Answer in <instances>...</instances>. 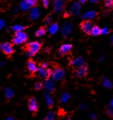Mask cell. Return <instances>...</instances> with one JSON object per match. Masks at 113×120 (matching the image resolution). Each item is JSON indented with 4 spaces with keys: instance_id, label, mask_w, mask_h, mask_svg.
I'll return each instance as SVG.
<instances>
[{
    "instance_id": "cell-21",
    "label": "cell",
    "mask_w": 113,
    "mask_h": 120,
    "mask_svg": "<svg viewBox=\"0 0 113 120\" xmlns=\"http://www.w3.org/2000/svg\"><path fill=\"white\" fill-rule=\"evenodd\" d=\"M58 23H53V24L51 25V26L49 28V32L50 34L51 35H54L55 34L57 33V31H58Z\"/></svg>"
},
{
    "instance_id": "cell-39",
    "label": "cell",
    "mask_w": 113,
    "mask_h": 120,
    "mask_svg": "<svg viewBox=\"0 0 113 120\" xmlns=\"http://www.w3.org/2000/svg\"><path fill=\"white\" fill-rule=\"evenodd\" d=\"M26 55H27L29 57H31H31L34 56V55H35V54H34L32 52H31L30 51H29V50H28V51H26Z\"/></svg>"
},
{
    "instance_id": "cell-23",
    "label": "cell",
    "mask_w": 113,
    "mask_h": 120,
    "mask_svg": "<svg viewBox=\"0 0 113 120\" xmlns=\"http://www.w3.org/2000/svg\"><path fill=\"white\" fill-rule=\"evenodd\" d=\"M70 98H71L70 94L68 92H65L60 96V102L62 103H66L69 100Z\"/></svg>"
},
{
    "instance_id": "cell-4",
    "label": "cell",
    "mask_w": 113,
    "mask_h": 120,
    "mask_svg": "<svg viewBox=\"0 0 113 120\" xmlns=\"http://www.w3.org/2000/svg\"><path fill=\"white\" fill-rule=\"evenodd\" d=\"M93 27V23L89 21V20H85L83 22L81 23L80 24V28L86 34H90L92 28Z\"/></svg>"
},
{
    "instance_id": "cell-8",
    "label": "cell",
    "mask_w": 113,
    "mask_h": 120,
    "mask_svg": "<svg viewBox=\"0 0 113 120\" xmlns=\"http://www.w3.org/2000/svg\"><path fill=\"white\" fill-rule=\"evenodd\" d=\"M41 14V9L38 7H34L33 8L31 9L30 12H29V17L31 20H36L38 18L40 17Z\"/></svg>"
},
{
    "instance_id": "cell-6",
    "label": "cell",
    "mask_w": 113,
    "mask_h": 120,
    "mask_svg": "<svg viewBox=\"0 0 113 120\" xmlns=\"http://www.w3.org/2000/svg\"><path fill=\"white\" fill-rule=\"evenodd\" d=\"M72 29H73V25L72 23L69 21H67L65 22L63 27H62V31H61V33H62V35L64 36V37H66L68 36L71 31H72Z\"/></svg>"
},
{
    "instance_id": "cell-25",
    "label": "cell",
    "mask_w": 113,
    "mask_h": 120,
    "mask_svg": "<svg viewBox=\"0 0 113 120\" xmlns=\"http://www.w3.org/2000/svg\"><path fill=\"white\" fill-rule=\"evenodd\" d=\"M26 29V26L21 25V24H17V25H14L11 27L12 31H14V32H19V31H24Z\"/></svg>"
},
{
    "instance_id": "cell-17",
    "label": "cell",
    "mask_w": 113,
    "mask_h": 120,
    "mask_svg": "<svg viewBox=\"0 0 113 120\" xmlns=\"http://www.w3.org/2000/svg\"><path fill=\"white\" fill-rule=\"evenodd\" d=\"M71 63H72V65L73 66H75L76 68H79V67H80V66L84 65V60H83V58L79 57V58H77L76 59L73 60Z\"/></svg>"
},
{
    "instance_id": "cell-15",
    "label": "cell",
    "mask_w": 113,
    "mask_h": 120,
    "mask_svg": "<svg viewBox=\"0 0 113 120\" xmlns=\"http://www.w3.org/2000/svg\"><path fill=\"white\" fill-rule=\"evenodd\" d=\"M44 99H45V102H46V105L48 107H51L53 106V99L52 96L51 95L49 92L45 93Z\"/></svg>"
},
{
    "instance_id": "cell-31",
    "label": "cell",
    "mask_w": 113,
    "mask_h": 120,
    "mask_svg": "<svg viewBox=\"0 0 113 120\" xmlns=\"http://www.w3.org/2000/svg\"><path fill=\"white\" fill-rule=\"evenodd\" d=\"M26 1L29 3V4L31 6V7H35L38 3V0H26Z\"/></svg>"
},
{
    "instance_id": "cell-40",
    "label": "cell",
    "mask_w": 113,
    "mask_h": 120,
    "mask_svg": "<svg viewBox=\"0 0 113 120\" xmlns=\"http://www.w3.org/2000/svg\"><path fill=\"white\" fill-rule=\"evenodd\" d=\"M48 66H49V65H48L47 63H43L41 64V67L43 68H47Z\"/></svg>"
},
{
    "instance_id": "cell-49",
    "label": "cell",
    "mask_w": 113,
    "mask_h": 120,
    "mask_svg": "<svg viewBox=\"0 0 113 120\" xmlns=\"http://www.w3.org/2000/svg\"><path fill=\"white\" fill-rule=\"evenodd\" d=\"M17 11H18V9H15L13 11V13H14V14H16V13H17Z\"/></svg>"
},
{
    "instance_id": "cell-26",
    "label": "cell",
    "mask_w": 113,
    "mask_h": 120,
    "mask_svg": "<svg viewBox=\"0 0 113 120\" xmlns=\"http://www.w3.org/2000/svg\"><path fill=\"white\" fill-rule=\"evenodd\" d=\"M56 118V114L54 112H49L45 118L42 119L41 120H55Z\"/></svg>"
},
{
    "instance_id": "cell-27",
    "label": "cell",
    "mask_w": 113,
    "mask_h": 120,
    "mask_svg": "<svg viewBox=\"0 0 113 120\" xmlns=\"http://www.w3.org/2000/svg\"><path fill=\"white\" fill-rule=\"evenodd\" d=\"M46 33V30L44 28L41 27V28L38 29L36 31V32L35 34H36V36L37 37H41V36H43Z\"/></svg>"
},
{
    "instance_id": "cell-7",
    "label": "cell",
    "mask_w": 113,
    "mask_h": 120,
    "mask_svg": "<svg viewBox=\"0 0 113 120\" xmlns=\"http://www.w3.org/2000/svg\"><path fill=\"white\" fill-rule=\"evenodd\" d=\"M43 86L48 92H52L55 90L56 89V86L55 84L53 82V79H46L45 80L44 83H43Z\"/></svg>"
},
{
    "instance_id": "cell-20",
    "label": "cell",
    "mask_w": 113,
    "mask_h": 120,
    "mask_svg": "<svg viewBox=\"0 0 113 120\" xmlns=\"http://www.w3.org/2000/svg\"><path fill=\"white\" fill-rule=\"evenodd\" d=\"M102 83L103 86L107 88V89H110V88H112V86H113L112 82L108 78H105V77H103V78H102Z\"/></svg>"
},
{
    "instance_id": "cell-11",
    "label": "cell",
    "mask_w": 113,
    "mask_h": 120,
    "mask_svg": "<svg viewBox=\"0 0 113 120\" xmlns=\"http://www.w3.org/2000/svg\"><path fill=\"white\" fill-rule=\"evenodd\" d=\"M80 10H81V4L78 2H74L70 9V11L74 16H78L80 13Z\"/></svg>"
},
{
    "instance_id": "cell-19",
    "label": "cell",
    "mask_w": 113,
    "mask_h": 120,
    "mask_svg": "<svg viewBox=\"0 0 113 120\" xmlns=\"http://www.w3.org/2000/svg\"><path fill=\"white\" fill-rule=\"evenodd\" d=\"M37 74L39 77H41V78H47V72L46 68H38L37 70Z\"/></svg>"
},
{
    "instance_id": "cell-30",
    "label": "cell",
    "mask_w": 113,
    "mask_h": 120,
    "mask_svg": "<svg viewBox=\"0 0 113 120\" xmlns=\"http://www.w3.org/2000/svg\"><path fill=\"white\" fill-rule=\"evenodd\" d=\"M106 112H107V114L110 117H113V108L110 106H108L107 108H106Z\"/></svg>"
},
{
    "instance_id": "cell-18",
    "label": "cell",
    "mask_w": 113,
    "mask_h": 120,
    "mask_svg": "<svg viewBox=\"0 0 113 120\" xmlns=\"http://www.w3.org/2000/svg\"><path fill=\"white\" fill-rule=\"evenodd\" d=\"M27 68H28L29 70L31 72V73H35V72H37V70H38L36 63L34 61H32V60L28 61V63H27Z\"/></svg>"
},
{
    "instance_id": "cell-10",
    "label": "cell",
    "mask_w": 113,
    "mask_h": 120,
    "mask_svg": "<svg viewBox=\"0 0 113 120\" xmlns=\"http://www.w3.org/2000/svg\"><path fill=\"white\" fill-rule=\"evenodd\" d=\"M28 48H29V49H28L29 51L32 52L34 54H36L41 49V44L38 41L30 42L28 45Z\"/></svg>"
},
{
    "instance_id": "cell-46",
    "label": "cell",
    "mask_w": 113,
    "mask_h": 120,
    "mask_svg": "<svg viewBox=\"0 0 113 120\" xmlns=\"http://www.w3.org/2000/svg\"><path fill=\"white\" fill-rule=\"evenodd\" d=\"M109 106L112 107L113 108V98L110 100V102H109Z\"/></svg>"
},
{
    "instance_id": "cell-12",
    "label": "cell",
    "mask_w": 113,
    "mask_h": 120,
    "mask_svg": "<svg viewBox=\"0 0 113 120\" xmlns=\"http://www.w3.org/2000/svg\"><path fill=\"white\" fill-rule=\"evenodd\" d=\"M97 14H98V12L96 11H94V10L88 11L81 16V19H85V20H90V19L95 18L97 16Z\"/></svg>"
},
{
    "instance_id": "cell-5",
    "label": "cell",
    "mask_w": 113,
    "mask_h": 120,
    "mask_svg": "<svg viewBox=\"0 0 113 120\" xmlns=\"http://www.w3.org/2000/svg\"><path fill=\"white\" fill-rule=\"evenodd\" d=\"M0 49L7 55H11L14 52V48L9 43H3L0 45Z\"/></svg>"
},
{
    "instance_id": "cell-52",
    "label": "cell",
    "mask_w": 113,
    "mask_h": 120,
    "mask_svg": "<svg viewBox=\"0 0 113 120\" xmlns=\"http://www.w3.org/2000/svg\"><path fill=\"white\" fill-rule=\"evenodd\" d=\"M64 120H71V119H69V118H68V119H64Z\"/></svg>"
},
{
    "instance_id": "cell-43",
    "label": "cell",
    "mask_w": 113,
    "mask_h": 120,
    "mask_svg": "<svg viewBox=\"0 0 113 120\" xmlns=\"http://www.w3.org/2000/svg\"><path fill=\"white\" fill-rule=\"evenodd\" d=\"M4 120H15V119L14 117H12V116H8Z\"/></svg>"
},
{
    "instance_id": "cell-37",
    "label": "cell",
    "mask_w": 113,
    "mask_h": 120,
    "mask_svg": "<svg viewBox=\"0 0 113 120\" xmlns=\"http://www.w3.org/2000/svg\"><path fill=\"white\" fill-rule=\"evenodd\" d=\"M80 108L81 110H87L88 107H87V105L86 104H82V105H80Z\"/></svg>"
},
{
    "instance_id": "cell-33",
    "label": "cell",
    "mask_w": 113,
    "mask_h": 120,
    "mask_svg": "<svg viewBox=\"0 0 113 120\" xmlns=\"http://www.w3.org/2000/svg\"><path fill=\"white\" fill-rule=\"evenodd\" d=\"M43 5L45 8H48L50 5V0H41Z\"/></svg>"
},
{
    "instance_id": "cell-14",
    "label": "cell",
    "mask_w": 113,
    "mask_h": 120,
    "mask_svg": "<svg viewBox=\"0 0 113 120\" xmlns=\"http://www.w3.org/2000/svg\"><path fill=\"white\" fill-rule=\"evenodd\" d=\"M72 49V45L71 44H63L59 49L60 55H64L68 53Z\"/></svg>"
},
{
    "instance_id": "cell-16",
    "label": "cell",
    "mask_w": 113,
    "mask_h": 120,
    "mask_svg": "<svg viewBox=\"0 0 113 120\" xmlns=\"http://www.w3.org/2000/svg\"><path fill=\"white\" fill-rule=\"evenodd\" d=\"M3 92H4V94L5 97L7 98V99H11L12 98L14 94H15V92L14 91L13 89L11 88H9V87H5V88H3Z\"/></svg>"
},
{
    "instance_id": "cell-1",
    "label": "cell",
    "mask_w": 113,
    "mask_h": 120,
    "mask_svg": "<svg viewBox=\"0 0 113 120\" xmlns=\"http://www.w3.org/2000/svg\"><path fill=\"white\" fill-rule=\"evenodd\" d=\"M53 10L56 13L58 14L63 11L65 6V0H52Z\"/></svg>"
},
{
    "instance_id": "cell-44",
    "label": "cell",
    "mask_w": 113,
    "mask_h": 120,
    "mask_svg": "<svg viewBox=\"0 0 113 120\" xmlns=\"http://www.w3.org/2000/svg\"><path fill=\"white\" fill-rule=\"evenodd\" d=\"M50 51H51V49L49 48H46V49H45V52H46L47 53H49Z\"/></svg>"
},
{
    "instance_id": "cell-28",
    "label": "cell",
    "mask_w": 113,
    "mask_h": 120,
    "mask_svg": "<svg viewBox=\"0 0 113 120\" xmlns=\"http://www.w3.org/2000/svg\"><path fill=\"white\" fill-rule=\"evenodd\" d=\"M44 24L46 25V26H49V25H50L51 23V22H52V16H51V15H49V16H47L46 18H45V19H44Z\"/></svg>"
},
{
    "instance_id": "cell-2",
    "label": "cell",
    "mask_w": 113,
    "mask_h": 120,
    "mask_svg": "<svg viewBox=\"0 0 113 120\" xmlns=\"http://www.w3.org/2000/svg\"><path fill=\"white\" fill-rule=\"evenodd\" d=\"M27 35L26 34H25L23 31H19V32H16L15 36L13 38V43L14 44H21L22 43L25 42L27 40Z\"/></svg>"
},
{
    "instance_id": "cell-29",
    "label": "cell",
    "mask_w": 113,
    "mask_h": 120,
    "mask_svg": "<svg viewBox=\"0 0 113 120\" xmlns=\"http://www.w3.org/2000/svg\"><path fill=\"white\" fill-rule=\"evenodd\" d=\"M105 5L108 9L113 8V0H105Z\"/></svg>"
},
{
    "instance_id": "cell-50",
    "label": "cell",
    "mask_w": 113,
    "mask_h": 120,
    "mask_svg": "<svg viewBox=\"0 0 113 120\" xmlns=\"http://www.w3.org/2000/svg\"><path fill=\"white\" fill-rule=\"evenodd\" d=\"M104 13H105V15H107V14L108 15V14H109V12H108V11H104Z\"/></svg>"
},
{
    "instance_id": "cell-42",
    "label": "cell",
    "mask_w": 113,
    "mask_h": 120,
    "mask_svg": "<svg viewBox=\"0 0 113 120\" xmlns=\"http://www.w3.org/2000/svg\"><path fill=\"white\" fill-rule=\"evenodd\" d=\"M71 14H72L71 11H68V12H65V14H64V16H65V17H67V16H69Z\"/></svg>"
},
{
    "instance_id": "cell-38",
    "label": "cell",
    "mask_w": 113,
    "mask_h": 120,
    "mask_svg": "<svg viewBox=\"0 0 113 120\" xmlns=\"http://www.w3.org/2000/svg\"><path fill=\"white\" fill-rule=\"evenodd\" d=\"M46 72H47V76H48V77H51L52 73H53L52 70H51V69H47V70H46Z\"/></svg>"
},
{
    "instance_id": "cell-22",
    "label": "cell",
    "mask_w": 113,
    "mask_h": 120,
    "mask_svg": "<svg viewBox=\"0 0 113 120\" xmlns=\"http://www.w3.org/2000/svg\"><path fill=\"white\" fill-rule=\"evenodd\" d=\"M19 8L22 11H27V10H29L31 8V6L29 4V3L26 1V0H24V1H22L20 3Z\"/></svg>"
},
{
    "instance_id": "cell-32",
    "label": "cell",
    "mask_w": 113,
    "mask_h": 120,
    "mask_svg": "<svg viewBox=\"0 0 113 120\" xmlns=\"http://www.w3.org/2000/svg\"><path fill=\"white\" fill-rule=\"evenodd\" d=\"M43 86V84H42L41 82H36V83L35 84L34 87H35V89H36V90H41V89H42Z\"/></svg>"
},
{
    "instance_id": "cell-51",
    "label": "cell",
    "mask_w": 113,
    "mask_h": 120,
    "mask_svg": "<svg viewBox=\"0 0 113 120\" xmlns=\"http://www.w3.org/2000/svg\"><path fill=\"white\" fill-rule=\"evenodd\" d=\"M0 64H1V65H2V66H3V65H4V61H2V62H1V63H0Z\"/></svg>"
},
{
    "instance_id": "cell-35",
    "label": "cell",
    "mask_w": 113,
    "mask_h": 120,
    "mask_svg": "<svg viewBox=\"0 0 113 120\" xmlns=\"http://www.w3.org/2000/svg\"><path fill=\"white\" fill-rule=\"evenodd\" d=\"M89 116H90V119H91L92 120H96V119H98V117H97V115H96L95 113H93V112L90 113Z\"/></svg>"
},
{
    "instance_id": "cell-34",
    "label": "cell",
    "mask_w": 113,
    "mask_h": 120,
    "mask_svg": "<svg viewBox=\"0 0 113 120\" xmlns=\"http://www.w3.org/2000/svg\"><path fill=\"white\" fill-rule=\"evenodd\" d=\"M109 33V29L107 28V27H104L103 29H101V34H103V35H106V34H108Z\"/></svg>"
},
{
    "instance_id": "cell-13",
    "label": "cell",
    "mask_w": 113,
    "mask_h": 120,
    "mask_svg": "<svg viewBox=\"0 0 113 120\" xmlns=\"http://www.w3.org/2000/svg\"><path fill=\"white\" fill-rule=\"evenodd\" d=\"M38 109V105L34 98L30 99L29 102V109L30 112H36Z\"/></svg>"
},
{
    "instance_id": "cell-24",
    "label": "cell",
    "mask_w": 113,
    "mask_h": 120,
    "mask_svg": "<svg viewBox=\"0 0 113 120\" xmlns=\"http://www.w3.org/2000/svg\"><path fill=\"white\" fill-rule=\"evenodd\" d=\"M100 34H101V29L98 26H94L92 28L91 31H90V34L92 36H98Z\"/></svg>"
},
{
    "instance_id": "cell-36",
    "label": "cell",
    "mask_w": 113,
    "mask_h": 120,
    "mask_svg": "<svg viewBox=\"0 0 113 120\" xmlns=\"http://www.w3.org/2000/svg\"><path fill=\"white\" fill-rule=\"evenodd\" d=\"M6 25V22L5 21H4L3 19H1L0 20V28L1 29H3Z\"/></svg>"
},
{
    "instance_id": "cell-48",
    "label": "cell",
    "mask_w": 113,
    "mask_h": 120,
    "mask_svg": "<svg viewBox=\"0 0 113 120\" xmlns=\"http://www.w3.org/2000/svg\"><path fill=\"white\" fill-rule=\"evenodd\" d=\"M110 42L112 44H113V35L110 37Z\"/></svg>"
},
{
    "instance_id": "cell-3",
    "label": "cell",
    "mask_w": 113,
    "mask_h": 120,
    "mask_svg": "<svg viewBox=\"0 0 113 120\" xmlns=\"http://www.w3.org/2000/svg\"><path fill=\"white\" fill-rule=\"evenodd\" d=\"M64 76H65V70L60 68H57L53 71L51 79H53L54 81H60L64 78Z\"/></svg>"
},
{
    "instance_id": "cell-47",
    "label": "cell",
    "mask_w": 113,
    "mask_h": 120,
    "mask_svg": "<svg viewBox=\"0 0 113 120\" xmlns=\"http://www.w3.org/2000/svg\"><path fill=\"white\" fill-rule=\"evenodd\" d=\"M90 1L91 2H93V3H98L100 0H90Z\"/></svg>"
},
{
    "instance_id": "cell-45",
    "label": "cell",
    "mask_w": 113,
    "mask_h": 120,
    "mask_svg": "<svg viewBox=\"0 0 113 120\" xmlns=\"http://www.w3.org/2000/svg\"><path fill=\"white\" fill-rule=\"evenodd\" d=\"M105 58V56H102V57H100V62H102V61H104Z\"/></svg>"
},
{
    "instance_id": "cell-41",
    "label": "cell",
    "mask_w": 113,
    "mask_h": 120,
    "mask_svg": "<svg viewBox=\"0 0 113 120\" xmlns=\"http://www.w3.org/2000/svg\"><path fill=\"white\" fill-rule=\"evenodd\" d=\"M78 2H80L81 4H85V3L87 1V0H78Z\"/></svg>"
},
{
    "instance_id": "cell-9",
    "label": "cell",
    "mask_w": 113,
    "mask_h": 120,
    "mask_svg": "<svg viewBox=\"0 0 113 120\" xmlns=\"http://www.w3.org/2000/svg\"><path fill=\"white\" fill-rule=\"evenodd\" d=\"M88 71V67L87 65H83L79 68H77V70L75 71V75L78 77V78H83L84 77Z\"/></svg>"
}]
</instances>
